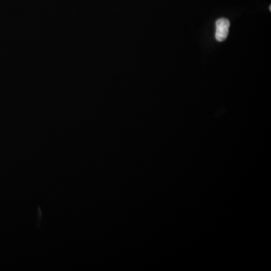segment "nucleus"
<instances>
[{
    "label": "nucleus",
    "instance_id": "obj_1",
    "mask_svg": "<svg viewBox=\"0 0 271 271\" xmlns=\"http://www.w3.org/2000/svg\"><path fill=\"white\" fill-rule=\"evenodd\" d=\"M216 38L218 42H223L226 39L229 33L230 21L226 18H220L216 23Z\"/></svg>",
    "mask_w": 271,
    "mask_h": 271
}]
</instances>
